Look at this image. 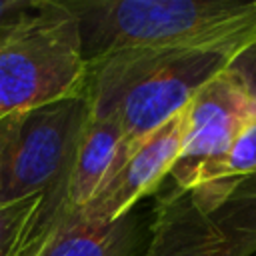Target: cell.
<instances>
[{"mask_svg": "<svg viewBox=\"0 0 256 256\" xmlns=\"http://www.w3.org/2000/svg\"><path fill=\"white\" fill-rule=\"evenodd\" d=\"M88 68L106 58L170 48L244 44L256 36V0H60Z\"/></svg>", "mask_w": 256, "mask_h": 256, "instance_id": "6da1fadb", "label": "cell"}, {"mask_svg": "<svg viewBox=\"0 0 256 256\" xmlns=\"http://www.w3.org/2000/svg\"><path fill=\"white\" fill-rule=\"evenodd\" d=\"M240 46L140 50L92 64L86 82L92 112L116 114L122 126V148L112 172L152 132L182 112Z\"/></svg>", "mask_w": 256, "mask_h": 256, "instance_id": "7a4b0ae2", "label": "cell"}, {"mask_svg": "<svg viewBox=\"0 0 256 256\" xmlns=\"http://www.w3.org/2000/svg\"><path fill=\"white\" fill-rule=\"evenodd\" d=\"M92 106L84 92L20 114L0 176V206L42 196L34 230L50 228L66 208V184Z\"/></svg>", "mask_w": 256, "mask_h": 256, "instance_id": "3957f363", "label": "cell"}, {"mask_svg": "<svg viewBox=\"0 0 256 256\" xmlns=\"http://www.w3.org/2000/svg\"><path fill=\"white\" fill-rule=\"evenodd\" d=\"M256 252V174L238 182L174 184L158 196L142 256H252Z\"/></svg>", "mask_w": 256, "mask_h": 256, "instance_id": "277c9868", "label": "cell"}, {"mask_svg": "<svg viewBox=\"0 0 256 256\" xmlns=\"http://www.w3.org/2000/svg\"><path fill=\"white\" fill-rule=\"evenodd\" d=\"M72 16L60 0L36 22L0 40V120L86 90Z\"/></svg>", "mask_w": 256, "mask_h": 256, "instance_id": "5b68a950", "label": "cell"}, {"mask_svg": "<svg viewBox=\"0 0 256 256\" xmlns=\"http://www.w3.org/2000/svg\"><path fill=\"white\" fill-rule=\"evenodd\" d=\"M252 118L242 88L226 70L206 82L186 106L182 148L170 170L174 184L192 188L206 182Z\"/></svg>", "mask_w": 256, "mask_h": 256, "instance_id": "8992f818", "label": "cell"}, {"mask_svg": "<svg viewBox=\"0 0 256 256\" xmlns=\"http://www.w3.org/2000/svg\"><path fill=\"white\" fill-rule=\"evenodd\" d=\"M184 126L186 108L152 132L108 176L96 196L74 214L92 224H108L132 212L138 200L156 192L164 178L170 176L182 148Z\"/></svg>", "mask_w": 256, "mask_h": 256, "instance_id": "52a82bcc", "label": "cell"}, {"mask_svg": "<svg viewBox=\"0 0 256 256\" xmlns=\"http://www.w3.org/2000/svg\"><path fill=\"white\" fill-rule=\"evenodd\" d=\"M138 246L140 224L134 212L108 224H92L66 210L36 256H136Z\"/></svg>", "mask_w": 256, "mask_h": 256, "instance_id": "ba28073f", "label": "cell"}, {"mask_svg": "<svg viewBox=\"0 0 256 256\" xmlns=\"http://www.w3.org/2000/svg\"><path fill=\"white\" fill-rule=\"evenodd\" d=\"M122 148V126L116 114H94L78 142L66 184V208H84L110 176Z\"/></svg>", "mask_w": 256, "mask_h": 256, "instance_id": "9c48e42d", "label": "cell"}, {"mask_svg": "<svg viewBox=\"0 0 256 256\" xmlns=\"http://www.w3.org/2000/svg\"><path fill=\"white\" fill-rule=\"evenodd\" d=\"M256 174V118H252L236 136L226 156L210 172L206 182H226L238 184Z\"/></svg>", "mask_w": 256, "mask_h": 256, "instance_id": "30bf717a", "label": "cell"}, {"mask_svg": "<svg viewBox=\"0 0 256 256\" xmlns=\"http://www.w3.org/2000/svg\"><path fill=\"white\" fill-rule=\"evenodd\" d=\"M42 196L0 206V256H12L30 238L38 222Z\"/></svg>", "mask_w": 256, "mask_h": 256, "instance_id": "8fae6325", "label": "cell"}, {"mask_svg": "<svg viewBox=\"0 0 256 256\" xmlns=\"http://www.w3.org/2000/svg\"><path fill=\"white\" fill-rule=\"evenodd\" d=\"M52 0H0V40L42 18Z\"/></svg>", "mask_w": 256, "mask_h": 256, "instance_id": "7c38bea8", "label": "cell"}, {"mask_svg": "<svg viewBox=\"0 0 256 256\" xmlns=\"http://www.w3.org/2000/svg\"><path fill=\"white\" fill-rule=\"evenodd\" d=\"M234 80L236 84L242 88L252 116L256 118V36L250 38L248 42H244L228 60L226 68H224Z\"/></svg>", "mask_w": 256, "mask_h": 256, "instance_id": "4fadbf2b", "label": "cell"}, {"mask_svg": "<svg viewBox=\"0 0 256 256\" xmlns=\"http://www.w3.org/2000/svg\"><path fill=\"white\" fill-rule=\"evenodd\" d=\"M18 118H20V114L8 116V118H2V120H0V176H2L4 154H6V150H8V144H10V140H12V134H14V130H16Z\"/></svg>", "mask_w": 256, "mask_h": 256, "instance_id": "5bb4252c", "label": "cell"}, {"mask_svg": "<svg viewBox=\"0 0 256 256\" xmlns=\"http://www.w3.org/2000/svg\"><path fill=\"white\" fill-rule=\"evenodd\" d=\"M52 228V226H50ZM50 228H42V230H38V232H32L30 234V238L20 246V250H16L12 256H36L38 254V250H40V246H42V242H44V238H46V234L50 232Z\"/></svg>", "mask_w": 256, "mask_h": 256, "instance_id": "9a60e30c", "label": "cell"}]
</instances>
